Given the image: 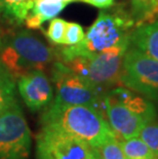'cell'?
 Wrapping results in <instances>:
<instances>
[{
	"mask_svg": "<svg viewBox=\"0 0 158 159\" xmlns=\"http://www.w3.org/2000/svg\"><path fill=\"white\" fill-rule=\"evenodd\" d=\"M103 113L118 140L138 137L147 121L106 93L103 100Z\"/></svg>",
	"mask_w": 158,
	"mask_h": 159,
	"instance_id": "cell-10",
	"label": "cell"
},
{
	"mask_svg": "<svg viewBox=\"0 0 158 159\" xmlns=\"http://www.w3.org/2000/svg\"><path fill=\"white\" fill-rule=\"evenodd\" d=\"M133 11L139 23L150 22L154 16H158V0H133Z\"/></svg>",
	"mask_w": 158,
	"mask_h": 159,
	"instance_id": "cell-17",
	"label": "cell"
},
{
	"mask_svg": "<svg viewBox=\"0 0 158 159\" xmlns=\"http://www.w3.org/2000/svg\"><path fill=\"white\" fill-rule=\"evenodd\" d=\"M52 81L56 87L53 103L62 105H84L103 112V100L107 91H103L74 73L62 61L53 63Z\"/></svg>",
	"mask_w": 158,
	"mask_h": 159,
	"instance_id": "cell-5",
	"label": "cell"
},
{
	"mask_svg": "<svg viewBox=\"0 0 158 159\" xmlns=\"http://www.w3.org/2000/svg\"><path fill=\"white\" fill-rule=\"evenodd\" d=\"M56 56L58 52L53 48L46 45L32 33L22 30L3 42L0 50V62L18 79L31 70H44Z\"/></svg>",
	"mask_w": 158,
	"mask_h": 159,
	"instance_id": "cell-3",
	"label": "cell"
},
{
	"mask_svg": "<svg viewBox=\"0 0 158 159\" xmlns=\"http://www.w3.org/2000/svg\"><path fill=\"white\" fill-rule=\"evenodd\" d=\"M31 131L19 102L0 113V159H29Z\"/></svg>",
	"mask_w": 158,
	"mask_h": 159,
	"instance_id": "cell-6",
	"label": "cell"
},
{
	"mask_svg": "<svg viewBox=\"0 0 158 159\" xmlns=\"http://www.w3.org/2000/svg\"><path fill=\"white\" fill-rule=\"evenodd\" d=\"M68 5L67 2L60 0H37L25 20L29 29H39L42 24L56 18L59 13Z\"/></svg>",
	"mask_w": 158,
	"mask_h": 159,
	"instance_id": "cell-13",
	"label": "cell"
},
{
	"mask_svg": "<svg viewBox=\"0 0 158 159\" xmlns=\"http://www.w3.org/2000/svg\"><path fill=\"white\" fill-rule=\"evenodd\" d=\"M18 103L16 78L0 62V113Z\"/></svg>",
	"mask_w": 158,
	"mask_h": 159,
	"instance_id": "cell-15",
	"label": "cell"
},
{
	"mask_svg": "<svg viewBox=\"0 0 158 159\" xmlns=\"http://www.w3.org/2000/svg\"><path fill=\"white\" fill-rule=\"evenodd\" d=\"M18 90L32 112L45 110L53 101L52 81L42 69L31 70L16 79Z\"/></svg>",
	"mask_w": 158,
	"mask_h": 159,
	"instance_id": "cell-9",
	"label": "cell"
},
{
	"mask_svg": "<svg viewBox=\"0 0 158 159\" xmlns=\"http://www.w3.org/2000/svg\"><path fill=\"white\" fill-rule=\"evenodd\" d=\"M66 26L67 22L65 20L60 18L52 19L46 32V37L49 39V41L55 44H64Z\"/></svg>",
	"mask_w": 158,
	"mask_h": 159,
	"instance_id": "cell-20",
	"label": "cell"
},
{
	"mask_svg": "<svg viewBox=\"0 0 158 159\" xmlns=\"http://www.w3.org/2000/svg\"><path fill=\"white\" fill-rule=\"evenodd\" d=\"M80 1L88 3V4L99 8H108L114 3V0H80Z\"/></svg>",
	"mask_w": 158,
	"mask_h": 159,
	"instance_id": "cell-22",
	"label": "cell"
},
{
	"mask_svg": "<svg viewBox=\"0 0 158 159\" xmlns=\"http://www.w3.org/2000/svg\"><path fill=\"white\" fill-rule=\"evenodd\" d=\"M60 1H64V2L70 3V2H75V1H80V0H60Z\"/></svg>",
	"mask_w": 158,
	"mask_h": 159,
	"instance_id": "cell-23",
	"label": "cell"
},
{
	"mask_svg": "<svg viewBox=\"0 0 158 159\" xmlns=\"http://www.w3.org/2000/svg\"><path fill=\"white\" fill-rule=\"evenodd\" d=\"M85 33L83 28L77 23L67 22L65 37H64V45H75L84 38Z\"/></svg>",
	"mask_w": 158,
	"mask_h": 159,
	"instance_id": "cell-21",
	"label": "cell"
},
{
	"mask_svg": "<svg viewBox=\"0 0 158 159\" xmlns=\"http://www.w3.org/2000/svg\"><path fill=\"white\" fill-rule=\"evenodd\" d=\"M153 159H156V158H153Z\"/></svg>",
	"mask_w": 158,
	"mask_h": 159,
	"instance_id": "cell-27",
	"label": "cell"
},
{
	"mask_svg": "<svg viewBox=\"0 0 158 159\" xmlns=\"http://www.w3.org/2000/svg\"><path fill=\"white\" fill-rule=\"evenodd\" d=\"M134 48L158 61V22L150 21L138 25L129 36Z\"/></svg>",
	"mask_w": 158,
	"mask_h": 159,
	"instance_id": "cell-12",
	"label": "cell"
},
{
	"mask_svg": "<svg viewBox=\"0 0 158 159\" xmlns=\"http://www.w3.org/2000/svg\"><path fill=\"white\" fill-rule=\"evenodd\" d=\"M121 85L149 100H158V61L129 47L123 57Z\"/></svg>",
	"mask_w": 158,
	"mask_h": 159,
	"instance_id": "cell-7",
	"label": "cell"
},
{
	"mask_svg": "<svg viewBox=\"0 0 158 159\" xmlns=\"http://www.w3.org/2000/svg\"><path fill=\"white\" fill-rule=\"evenodd\" d=\"M34 5V0H0V19L11 25L24 23Z\"/></svg>",
	"mask_w": 158,
	"mask_h": 159,
	"instance_id": "cell-14",
	"label": "cell"
},
{
	"mask_svg": "<svg viewBox=\"0 0 158 159\" xmlns=\"http://www.w3.org/2000/svg\"><path fill=\"white\" fill-rule=\"evenodd\" d=\"M130 43L125 42L101 52L75 57L63 62L74 73L103 91L121 85L123 57Z\"/></svg>",
	"mask_w": 158,
	"mask_h": 159,
	"instance_id": "cell-4",
	"label": "cell"
},
{
	"mask_svg": "<svg viewBox=\"0 0 158 159\" xmlns=\"http://www.w3.org/2000/svg\"><path fill=\"white\" fill-rule=\"evenodd\" d=\"M126 159H153L155 154L139 136L120 141Z\"/></svg>",
	"mask_w": 158,
	"mask_h": 159,
	"instance_id": "cell-16",
	"label": "cell"
},
{
	"mask_svg": "<svg viewBox=\"0 0 158 159\" xmlns=\"http://www.w3.org/2000/svg\"><path fill=\"white\" fill-rule=\"evenodd\" d=\"M139 137L158 157V122L155 120L147 122L140 130Z\"/></svg>",
	"mask_w": 158,
	"mask_h": 159,
	"instance_id": "cell-18",
	"label": "cell"
},
{
	"mask_svg": "<svg viewBox=\"0 0 158 159\" xmlns=\"http://www.w3.org/2000/svg\"><path fill=\"white\" fill-rule=\"evenodd\" d=\"M2 44H3V41H2L1 35H0V50H1V48H2Z\"/></svg>",
	"mask_w": 158,
	"mask_h": 159,
	"instance_id": "cell-24",
	"label": "cell"
},
{
	"mask_svg": "<svg viewBox=\"0 0 158 159\" xmlns=\"http://www.w3.org/2000/svg\"><path fill=\"white\" fill-rule=\"evenodd\" d=\"M95 148L55 128L43 127L36 137V159H93Z\"/></svg>",
	"mask_w": 158,
	"mask_h": 159,
	"instance_id": "cell-8",
	"label": "cell"
},
{
	"mask_svg": "<svg viewBox=\"0 0 158 159\" xmlns=\"http://www.w3.org/2000/svg\"><path fill=\"white\" fill-rule=\"evenodd\" d=\"M34 1H37V0H34Z\"/></svg>",
	"mask_w": 158,
	"mask_h": 159,
	"instance_id": "cell-26",
	"label": "cell"
},
{
	"mask_svg": "<svg viewBox=\"0 0 158 159\" xmlns=\"http://www.w3.org/2000/svg\"><path fill=\"white\" fill-rule=\"evenodd\" d=\"M96 151L100 159H126L118 139L107 142L99 148H96Z\"/></svg>",
	"mask_w": 158,
	"mask_h": 159,
	"instance_id": "cell-19",
	"label": "cell"
},
{
	"mask_svg": "<svg viewBox=\"0 0 158 159\" xmlns=\"http://www.w3.org/2000/svg\"><path fill=\"white\" fill-rule=\"evenodd\" d=\"M108 93L114 99L143 117L147 122L156 119V109L154 105L150 102L149 99L140 96L136 91L125 86H119Z\"/></svg>",
	"mask_w": 158,
	"mask_h": 159,
	"instance_id": "cell-11",
	"label": "cell"
},
{
	"mask_svg": "<svg viewBox=\"0 0 158 159\" xmlns=\"http://www.w3.org/2000/svg\"><path fill=\"white\" fill-rule=\"evenodd\" d=\"M93 159H100V157H99V156H97V155H96V156H95V157H93Z\"/></svg>",
	"mask_w": 158,
	"mask_h": 159,
	"instance_id": "cell-25",
	"label": "cell"
},
{
	"mask_svg": "<svg viewBox=\"0 0 158 159\" xmlns=\"http://www.w3.org/2000/svg\"><path fill=\"white\" fill-rule=\"evenodd\" d=\"M40 123L79 139L95 149L117 139L102 111L84 105L52 102L42 113Z\"/></svg>",
	"mask_w": 158,
	"mask_h": 159,
	"instance_id": "cell-1",
	"label": "cell"
},
{
	"mask_svg": "<svg viewBox=\"0 0 158 159\" xmlns=\"http://www.w3.org/2000/svg\"><path fill=\"white\" fill-rule=\"evenodd\" d=\"M133 25V20L126 16L101 11L95 23L87 30L84 38L75 45L63 47L58 55L62 62H66L75 57L93 55L121 43L129 42Z\"/></svg>",
	"mask_w": 158,
	"mask_h": 159,
	"instance_id": "cell-2",
	"label": "cell"
}]
</instances>
